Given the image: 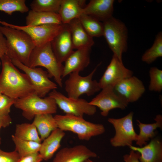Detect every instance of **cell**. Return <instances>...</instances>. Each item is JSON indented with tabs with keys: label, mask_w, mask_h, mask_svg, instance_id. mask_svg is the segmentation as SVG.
<instances>
[{
	"label": "cell",
	"mask_w": 162,
	"mask_h": 162,
	"mask_svg": "<svg viewBox=\"0 0 162 162\" xmlns=\"http://www.w3.org/2000/svg\"><path fill=\"white\" fill-rule=\"evenodd\" d=\"M54 118L58 128L76 134L81 140L88 141L92 137L102 134L105 131L102 124L87 121L83 117L65 114L56 115Z\"/></svg>",
	"instance_id": "cell-3"
},
{
	"label": "cell",
	"mask_w": 162,
	"mask_h": 162,
	"mask_svg": "<svg viewBox=\"0 0 162 162\" xmlns=\"http://www.w3.org/2000/svg\"><path fill=\"white\" fill-rule=\"evenodd\" d=\"M133 71L124 65L122 60L113 55L98 83L101 89L108 86H114L122 80L133 75Z\"/></svg>",
	"instance_id": "cell-13"
},
{
	"label": "cell",
	"mask_w": 162,
	"mask_h": 162,
	"mask_svg": "<svg viewBox=\"0 0 162 162\" xmlns=\"http://www.w3.org/2000/svg\"><path fill=\"white\" fill-rule=\"evenodd\" d=\"M20 158L19 154L15 150L8 152L0 148V162H17Z\"/></svg>",
	"instance_id": "cell-34"
},
{
	"label": "cell",
	"mask_w": 162,
	"mask_h": 162,
	"mask_svg": "<svg viewBox=\"0 0 162 162\" xmlns=\"http://www.w3.org/2000/svg\"><path fill=\"white\" fill-rule=\"evenodd\" d=\"M91 48L85 47L73 51L65 60L62 78L74 72L82 71L89 64Z\"/></svg>",
	"instance_id": "cell-16"
},
{
	"label": "cell",
	"mask_w": 162,
	"mask_h": 162,
	"mask_svg": "<svg viewBox=\"0 0 162 162\" xmlns=\"http://www.w3.org/2000/svg\"><path fill=\"white\" fill-rule=\"evenodd\" d=\"M74 49L91 48L94 41L85 31L78 18L71 20L68 24Z\"/></svg>",
	"instance_id": "cell-20"
},
{
	"label": "cell",
	"mask_w": 162,
	"mask_h": 162,
	"mask_svg": "<svg viewBox=\"0 0 162 162\" xmlns=\"http://www.w3.org/2000/svg\"><path fill=\"white\" fill-rule=\"evenodd\" d=\"M11 138L15 146V150L18 153L20 158L39 152L41 143L22 140L14 135L11 136Z\"/></svg>",
	"instance_id": "cell-28"
},
{
	"label": "cell",
	"mask_w": 162,
	"mask_h": 162,
	"mask_svg": "<svg viewBox=\"0 0 162 162\" xmlns=\"http://www.w3.org/2000/svg\"><path fill=\"white\" fill-rule=\"evenodd\" d=\"M25 0H0V11L11 15L15 12H27L29 8Z\"/></svg>",
	"instance_id": "cell-31"
},
{
	"label": "cell",
	"mask_w": 162,
	"mask_h": 162,
	"mask_svg": "<svg viewBox=\"0 0 162 162\" xmlns=\"http://www.w3.org/2000/svg\"><path fill=\"white\" fill-rule=\"evenodd\" d=\"M65 135L64 131L57 128L43 140L39 151L43 160H48L61 146V142Z\"/></svg>",
	"instance_id": "cell-22"
},
{
	"label": "cell",
	"mask_w": 162,
	"mask_h": 162,
	"mask_svg": "<svg viewBox=\"0 0 162 162\" xmlns=\"http://www.w3.org/2000/svg\"><path fill=\"white\" fill-rule=\"evenodd\" d=\"M0 25L22 31L31 38L35 46L40 47L50 43L62 30L64 24H48L35 26L14 25L0 20Z\"/></svg>",
	"instance_id": "cell-8"
},
{
	"label": "cell",
	"mask_w": 162,
	"mask_h": 162,
	"mask_svg": "<svg viewBox=\"0 0 162 162\" xmlns=\"http://www.w3.org/2000/svg\"><path fill=\"white\" fill-rule=\"evenodd\" d=\"M14 135L22 140L41 143L42 140L37 130L32 123H23L17 124Z\"/></svg>",
	"instance_id": "cell-27"
},
{
	"label": "cell",
	"mask_w": 162,
	"mask_h": 162,
	"mask_svg": "<svg viewBox=\"0 0 162 162\" xmlns=\"http://www.w3.org/2000/svg\"><path fill=\"white\" fill-rule=\"evenodd\" d=\"M82 25L87 33L92 38L103 36L102 22L96 19L84 14L78 18Z\"/></svg>",
	"instance_id": "cell-26"
},
{
	"label": "cell",
	"mask_w": 162,
	"mask_h": 162,
	"mask_svg": "<svg viewBox=\"0 0 162 162\" xmlns=\"http://www.w3.org/2000/svg\"><path fill=\"white\" fill-rule=\"evenodd\" d=\"M114 0H91L83 8L82 13L103 22L112 16Z\"/></svg>",
	"instance_id": "cell-18"
},
{
	"label": "cell",
	"mask_w": 162,
	"mask_h": 162,
	"mask_svg": "<svg viewBox=\"0 0 162 162\" xmlns=\"http://www.w3.org/2000/svg\"><path fill=\"white\" fill-rule=\"evenodd\" d=\"M26 26H35L48 24H63L58 14L37 12L30 10L26 17Z\"/></svg>",
	"instance_id": "cell-23"
},
{
	"label": "cell",
	"mask_w": 162,
	"mask_h": 162,
	"mask_svg": "<svg viewBox=\"0 0 162 162\" xmlns=\"http://www.w3.org/2000/svg\"><path fill=\"white\" fill-rule=\"evenodd\" d=\"M43 160L39 152H38L20 157L17 162H41Z\"/></svg>",
	"instance_id": "cell-35"
},
{
	"label": "cell",
	"mask_w": 162,
	"mask_h": 162,
	"mask_svg": "<svg viewBox=\"0 0 162 162\" xmlns=\"http://www.w3.org/2000/svg\"><path fill=\"white\" fill-rule=\"evenodd\" d=\"M97 154L86 146L80 145L71 147H65L56 154L52 162H84Z\"/></svg>",
	"instance_id": "cell-17"
},
{
	"label": "cell",
	"mask_w": 162,
	"mask_h": 162,
	"mask_svg": "<svg viewBox=\"0 0 162 162\" xmlns=\"http://www.w3.org/2000/svg\"><path fill=\"white\" fill-rule=\"evenodd\" d=\"M103 34L113 55L122 61V54L128 47V30L121 20L113 16L102 22Z\"/></svg>",
	"instance_id": "cell-5"
},
{
	"label": "cell",
	"mask_w": 162,
	"mask_h": 162,
	"mask_svg": "<svg viewBox=\"0 0 162 162\" xmlns=\"http://www.w3.org/2000/svg\"><path fill=\"white\" fill-rule=\"evenodd\" d=\"M49 96L52 98L59 107L66 114L83 117L84 115L92 116L96 112V107L86 100L67 97L56 89L51 91Z\"/></svg>",
	"instance_id": "cell-10"
},
{
	"label": "cell",
	"mask_w": 162,
	"mask_h": 162,
	"mask_svg": "<svg viewBox=\"0 0 162 162\" xmlns=\"http://www.w3.org/2000/svg\"><path fill=\"white\" fill-rule=\"evenodd\" d=\"M150 78L149 90L160 92L162 90V70L157 67H152L149 71Z\"/></svg>",
	"instance_id": "cell-32"
},
{
	"label": "cell",
	"mask_w": 162,
	"mask_h": 162,
	"mask_svg": "<svg viewBox=\"0 0 162 162\" xmlns=\"http://www.w3.org/2000/svg\"><path fill=\"white\" fill-rule=\"evenodd\" d=\"M99 64L88 75L82 76L79 72H74L70 74L65 82V89L68 97L78 98L83 94L88 96L93 95L101 89L98 82L93 80V76Z\"/></svg>",
	"instance_id": "cell-7"
},
{
	"label": "cell",
	"mask_w": 162,
	"mask_h": 162,
	"mask_svg": "<svg viewBox=\"0 0 162 162\" xmlns=\"http://www.w3.org/2000/svg\"><path fill=\"white\" fill-rule=\"evenodd\" d=\"M14 105L22 111L23 116L29 120L38 115L55 113L57 109V106L52 98L49 96L41 98L35 93L16 99Z\"/></svg>",
	"instance_id": "cell-6"
},
{
	"label": "cell",
	"mask_w": 162,
	"mask_h": 162,
	"mask_svg": "<svg viewBox=\"0 0 162 162\" xmlns=\"http://www.w3.org/2000/svg\"><path fill=\"white\" fill-rule=\"evenodd\" d=\"M162 56V33L160 32L156 35L152 46L142 55L141 60L148 64H150Z\"/></svg>",
	"instance_id": "cell-29"
},
{
	"label": "cell",
	"mask_w": 162,
	"mask_h": 162,
	"mask_svg": "<svg viewBox=\"0 0 162 162\" xmlns=\"http://www.w3.org/2000/svg\"><path fill=\"white\" fill-rule=\"evenodd\" d=\"M11 59L16 67L28 76L33 86L35 94L39 97L44 98L51 91L57 88V84L50 79L47 71L40 68H30L15 59Z\"/></svg>",
	"instance_id": "cell-11"
},
{
	"label": "cell",
	"mask_w": 162,
	"mask_h": 162,
	"mask_svg": "<svg viewBox=\"0 0 162 162\" xmlns=\"http://www.w3.org/2000/svg\"><path fill=\"white\" fill-rule=\"evenodd\" d=\"M12 123V119L9 115L0 116V130L2 128L8 127ZM1 138L0 137V144H1Z\"/></svg>",
	"instance_id": "cell-38"
},
{
	"label": "cell",
	"mask_w": 162,
	"mask_h": 162,
	"mask_svg": "<svg viewBox=\"0 0 162 162\" xmlns=\"http://www.w3.org/2000/svg\"><path fill=\"white\" fill-rule=\"evenodd\" d=\"M2 94V92H1L0 91V95Z\"/></svg>",
	"instance_id": "cell-41"
},
{
	"label": "cell",
	"mask_w": 162,
	"mask_h": 162,
	"mask_svg": "<svg viewBox=\"0 0 162 162\" xmlns=\"http://www.w3.org/2000/svg\"><path fill=\"white\" fill-rule=\"evenodd\" d=\"M140 155L138 152L131 150L129 154L124 155L123 160L125 162H140L139 160Z\"/></svg>",
	"instance_id": "cell-36"
},
{
	"label": "cell",
	"mask_w": 162,
	"mask_h": 162,
	"mask_svg": "<svg viewBox=\"0 0 162 162\" xmlns=\"http://www.w3.org/2000/svg\"><path fill=\"white\" fill-rule=\"evenodd\" d=\"M89 103L98 107L101 115L107 116L110 111L118 108L125 109L129 103L120 96L115 90L114 86H108L101 89V92Z\"/></svg>",
	"instance_id": "cell-12"
},
{
	"label": "cell",
	"mask_w": 162,
	"mask_h": 162,
	"mask_svg": "<svg viewBox=\"0 0 162 162\" xmlns=\"http://www.w3.org/2000/svg\"><path fill=\"white\" fill-rule=\"evenodd\" d=\"M0 31L6 38L8 51L5 55L28 66L29 58L35 45L24 32L0 25Z\"/></svg>",
	"instance_id": "cell-2"
},
{
	"label": "cell",
	"mask_w": 162,
	"mask_h": 162,
	"mask_svg": "<svg viewBox=\"0 0 162 162\" xmlns=\"http://www.w3.org/2000/svg\"><path fill=\"white\" fill-rule=\"evenodd\" d=\"M16 100L3 94L0 95V116L9 115L10 108Z\"/></svg>",
	"instance_id": "cell-33"
},
{
	"label": "cell",
	"mask_w": 162,
	"mask_h": 162,
	"mask_svg": "<svg viewBox=\"0 0 162 162\" xmlns=\"http://www.w3.org/2000/svg\"><path fill=\"white\" fill-rule=\"evenodd\" d=\"M1 66V61L0 60V66Z\"/></svg>",
	"instance_id": "cell-40"
},
{
	"label": "cell",
	"mask_w": 162,
	"mask_h": 162,
	"mask_svg": "<svg viewBox=\"0 0 162 162\" xmlns=\"http://www.w3.org/2000/svg\"><path fill=\"white\" fill-rule=\"evenodd\" d=\"M0 61V91L2 94L16 99L35 93L28 76L20 71L9 57L4 55Z\"/></svg>",
	"instance_id": "cell-1"
},
{
	"label": "cell",
	"mask_w": 162,
	"mask_h": 162,
	"mask_svg": "<svg viewBox=\"0 0 162 162\" xmlns=\"http://www.w3.org/2000/svg\"><path fill=\"white\" fill-rule=\"evenodd\" d=\"M155 122L151 124H145L137 120V125L140 129L136 144L142 147L147 144L150 139L154 138L156 135L155 130L158 128H162V116L160 114L156 116L154 118Z\"/></svg>",
	"instance_id": "cell-24"
},
{
	"label": "cell",
	"mask_w": 162,
	"mask_h": 162,
	"mask_svg": "<svg viewBox=\"0 0 162 162\" xmlns=\"http://www.w3.org/2000/svg\"><path fill=\"white\" fill-rule=\"evenodd\" d=\"M32 123L36 127L41 140L47 138L51 132L58 128L52 114H43L36 116Z\"/></svg>",
	"instance_id": "cell-25"
},
{
	"label": "cell",
	"mask_w": 162,
	"mask_h": 162,
	"mask_svg": "<svg viewBox=\"0 0 162 162\" xmlns=\"http://www.w3.org/2000/svg\"><path fill=\"white\" fill-rule=\"evenodd\" d=\"M86 1L62 0L58 12L63 24H68L71 20L78 18L82 14Z\"/></svg>",
	"instance_id": "cell-21"
},
{
	"label": "cell",
	"mask_w": 162,
	"mask_h": 162,
	"mask_svg": "<svg viewBox=\"0 0 162 162\" xmlns=\"http://www.w3.org/2000/svg\"><path fill=\"white\" fill-rule=\"evenodd\" d=\"M114 88L115 91L129 103L138 100L145 91L142 81L133 76L118 82Z\"/></svg>",
	"instance_id": "cell-14"
},
{
	"label": "cell",
	"mask_w": 162,
	"mask_h": 162,
	"mask_svg": "<svg viewBox=\"0 0 162 162\" xmlns=\"http://www.w3.org/2000/svg\"><path fill=\"white\" fill-rule=\"evenodd\" d=\"M39 66L46 69L50 77H53L58 85L61 87H62L63 65L55 56L51 42L42 46H35L31 54L28 67L35 68Z\"/></svg>",
	"instance_id": "cell-4"
},
{
	"label": "cell",
	"mask_w": 162,
	"mask_h": 162,
	"mask_svg": "<svg viewBox=\"0 0 162 162\" xmlns=\"http://www.w3.org/2000/svg\"><path fill=\"white\" fill-rule=\"evenodd\" d=\"M84 162H94L92 160L90 159H88L87 160H86Z\"/></svg>",
	"instance_id": "cell-39"
},
{
	"label": "cell",
	"mask_w": 162,
	"mask_h": 162,
	"mask_svg": "<svg viewBox=\"0 0 162 162\" xmlns=\"http://www.w3.org/2000/svg\"><path fill=\"white\" fill-rule=\"evenodd\" d=\"M129 147L140 153V162H162V143L158 138H154L142 147L131 146Z\"/></svg>",
	"instance_id": "cell-19"
},
{
	"label": "cell",
	"mask_w": 162,
	"mask_h": 162,
	"mask_svg": "<svg viewBox=\"0 0 162 162\" xmlns=\"http://www.w3.org/2000/svg\"><path fill=\"white\" fill-rule=\"evenodd\" d=\"M134 113L131 112L126 116L119 118H110L108 122L114 128L115 134L110 139L111 144L114 147H130L138 137L133 124Z\"/></svg>",
	"instance_id": "cell-9"
},
{
	"label": "cell",
	"mask_w": 162,
	"mask_h": 162,
	"mask_svg": "<svg viewBox=\"0 0 162 162\" xmlns=\"http://www.w3.org/2000/svg\"><path fill=\"white\" fill-rule=\"evenodd\" d=\"M51 42L52 50L58 61L62 63L74 51L70 31L68 24Z\"/></svg>",
	"instance_id": "cell-15"
},
{
	"label": "cell",
	"mask_w": 162,
	"mask_h": 162,
	"mask_svg": "<svg viewBox=\"0 0 162 162\" xmlns=\"http://www.w3.org/2000/svg\"><path fill=\"white\" fill-rule=\"evenodd\" d=\"M62 0H34L31 3V10L41 12L58 13Z\"/></svg>",
	"instance_id": "cell-30"
},
{
	"label": "cell",
	"mask_w": 162,
	"mask_h": 162,
	"mask_svg": "<svg viewBox=\"0 0 162 162\" xmlns=\"http://www.w3.org/2000/svg\"><path fill=\"white\" fill-rule=\"evenodd\" d=\"M8 51L7 41L6 38L0 31V59L5 55Z\"/></svg>",
	"instance_id": "cell-37"
}]
</instances>
